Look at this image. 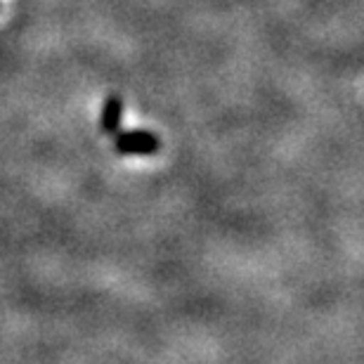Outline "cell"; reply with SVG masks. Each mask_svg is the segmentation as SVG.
<instances>
[{"label":"cell","mask_w":364,"mask_h":364,"mask_svg":"<svg viewBox=\"0 0 364 364\" xmlns=\"http://www.w3.org/2000/svg\"><path fill=\"white\" fill-rule=\"evenodd\" d=\"M121 114H123V102L119 95H112L107 100L105 109H102V130L109 135H116L121 128Z\"/></svg>","instance_id":"2"},{"label":"cell","mask_w":364,"mask_h":364,"mask_svg":"<svg viewBox=\"0 0 364 364\" xmlns=\"http://www.w3.org/2000/svg\"><path fill=\"white\" fill-rule=\"evenodd\" d=\"M114 147L121 154H142L149 156L161 147V140L149 133V130H126V133H116L114 135Z\"/></svg>","instance_id":"1"}]
</instances>
